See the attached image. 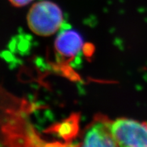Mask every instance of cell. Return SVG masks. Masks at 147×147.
Masks as SVG:
<instances>
[{
    "label": "cell",
    "instance_id": "6da1fadb",
    "mask_svg": "<svg viewBox=\"0 0 147 147\" xmlns=\"http://www.w3.org/2000/svg\"><path fill=\"white\" fill-rule=\"evenodd\" d=\"M63 23L62 11L57 5L49 1L34 3L27 14V23L34 34L49 36L61 28Z\"/></svg>",
    "mask_w": 147,
    "mask_h": 147
},
{
    "label": "cell",
    "instance_id": "7a4b0ae2",
    "mask_svg": "<svg viewBox=\"0 0 147 147\" xmlns=\"http://www.w3.org/2000/svg\"><path fill=\"white\" fill-rule=\"evenodd\" d=\"M110 129L117 146L147 147V122L119 118L111 121Z\"/></svg>",
    "mask_w": 147,
    "mask_h": 147
},
{
    "label": "cell",
    "instance_id": "3957f363",
    "mask_svg": "<svg viewBox=\"0 0 147 147\" xmlns=\"http://www.w3.org/2000/svg\"><path fill=\"white\" fill-rule=\"evenodd\" d=\"M111 121L98 119L86 132L82 140L83 146H117L110 129Z\"/></svg>",
    "mask_w": 147,
    "mask_h": 147
},
{
    "label": "cell",
    "instance_id": "277c9868",
    "mask_svg": "<svg viewBox=\"0 0 147 147\" xmlns=\"http://www.w3.org/2000/svg\"><path fill=\"white\" fill-rule=\"evenodd\" d=\"M83 42L82 37L76 31L64 29L60 32L55 42L56 51L62 57L73 58L82 50Z\"/></svg>",
    "mask_w": 147,
    "mask_h": 147
},
{
    "label": "cell",
    "instance_id": "5b68a950",
    "mask_svg": "<svg viewBox=\"0 0 147 147\" xmlns=\"http://www.w3.org/2000/svg\"><path fill=\"white\" fill-rule=\"evenodd\" d=\"M12 5L16 7H23L29 4L32 0H9Z\"/></svg>",
    "mask_w": 147,
    "mask_h": 147
}]
</instances>
